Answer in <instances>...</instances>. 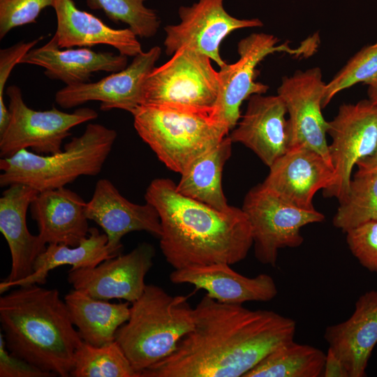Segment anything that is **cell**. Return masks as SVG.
Returning a JSON list of instances; mask_svg holds the SVG:
<instances>
[{"mask_svg":"<svg viewBox=\"0 0 377 377\" xmlns=\"http://www.w3.org/2000/svg\"><path fill=\"white\" fill-rule=\"evenodd\" d=\"M295 332L290 318L221 303L205 294L194 308L193 329L140 377H244L273 350L293 340Z\"/></svg>","mask_w":377,"mask_h":377,"instance_id":"obj_1","label":"cell"},{"mask_svg":"<svg viewBox=\"0 0 377 377\" xmlns=\"http://www.w3.org/2000/svg\"><path fill=\"white\" fill-rule=\"evenodd\" d=\"M145 198L159 215L160 248L174 269L231 265L244 260L253 246L251 224L242 208L216 209L179 193L168 178L151 181Z\"/></svg>","mask_w":377,"mask_h":377,"instance_id":"obj_2","label":"cell"},{"mask_svg":"<svg viewBox=\"0 0 377 377\" xmlns=\"http://www.w3.org/2000/svg\"><path fill=\"white\" fill-rule=\"evenodd\" d=\"M0 297V323L13 355L61 377L71 376L82 342L58 290L18 286Z\"/></svg>","mask_w":377,"mask_h":377,"instance_id":"obj_3","label":"cell"},{"mask_svg":"<svg viewBox=\"0 0 377 377\" xmlns=\"http://www.w3.org/2000/svg\"><path fill=\"white\" fill-rule=\"evenodd\" d=\"M189 295H172L146 285L132 302L128 320L117 331L118 343L134 370L140 373L171 355L194 327Z\"/></svg>","mask_w":377,"mask_h":377,"instance_id":"obj_4","label":"cell"},{"mask_svg":"<svg viewBox=\"0 0 377 377\" xmlns=\"http://www.w3.org/2000/svg\"><path fill=\"white\" fill-rule=\"evenodd\" d=\"M117 132L99 124H89L60 152L38 154L22 149L1 158L0 186H29L38 192L65 187L80 176L98 175L108 158Z\"/></svg>","mask_w":377,"mask_h":377,"instance_id":"obj_5","label":"cell"},{"mask_svg":"<svg viewBox=\"0 0 377 377\" xmlns=\"http://www.w3.org/2000/svg\"><path fill=\"white\" fill-rule=\"evenodd\" d=\"M212 112L143 104L132 115L142 140L166 167L182 174L229 133L212 117Z\"/></svg>","mask_w":377,"mask_h":377,"instance_id":"obj_6","label":"cell"},{"mask_svg":"<svg viewBox=\"0 0 377 377\" xmlns=\"http://www.w3.org/2000/svg\"><path fill=\"white\" fill-rule=\"evenodd\" d=\"M172 56L155 66L145 80L143 104L212 111L220 82L212 59L188 47Z\"/></svg>","mask_w":377,"mask_h":377,"instance_id":"obj_7","label":"cell"},{"mask_svg":"<svg viewBox=\"0 0 377 377\" xmlns=\"http://www.w3.org/2000/svg\"><path fill=\"white\" fill-rule=\"evenodd\" d=\"M9 121L0 133V156L8 158L22 149H31L38 154L60 152L64 139L71 135L77 125L95 119L97 112L81 108L72 113L50 110H35L24 103L22 91L16 85L8 87Z\"/></svg>","mask_w":377,"mask_h":377,"instance_id":"obj_8","label":"cell"},{"mask_svg":"<svg viewBox=\"0 0 377 377\" xmlns=\"http://www.w3.org/2000/svg\"><path fill=\"white\" fill-rule=\"evenodd\" d=\"M242 209L251 224L256 258L272 267L279 249L302 244V227L325 220L316 209L305 210L286 203L262 183L247 192Z\"/></svg>","mask_w":377,"mask_h":377,"instance_id":"obj_9","label":"cell"},{"mask_svg":"<svg viewBox=\"0 0 377 377\" xmlns=\"http://www.w3.org/2000/svg\"><path fill=\"white\" fill-rule=\"evenodd\" d=\"M279 39L265 33H253L242 39L237 45L239 59L220 68L219 91L212 110V117L229 131L238 123L242 102L254 94H264L269 87L256 82V66L267 55L286 52L293 55H308L317 45L309 40L296 49L288 43L278 45Z\"/></svg>","mask_w":377,"mask_h":377,"instance_id":"obj_10","label":"cell"},{"mask_svg":"<svg viewBox=\"0 0 377 377\" xmlns=\"http://www.w3.org/2000/svg\"><path fill=\"white\" fill-rule=\"evenodd\" d=\"M327 133L332 138L328 153L334 179L323 193L340 202L347 195L354 165L376 147L377 110L368 99L343 103L329 121Z\"/></svg>","mask_w":377,"mask_h":377,"instance_id":"obj_11","label":"cell"},{"mask_svg":"<svg viewBox=\"0 0 377 377\" xmlns=\"http://www.w3.org/2000/svg\"><path fill=\"white\" fill-rule=\"evenodd\" d=\"M224 0H198L190 6L179 9L180 22L164 29L167 55H172L183 47L194 49L209 57L221 68L226 64L220 56L223 40L231 32L243 28L260 27L258 18L238 19L225 10Z\"/></svg>","mask_w":377,"mask_h":377,"instance_id":"obj_12","label":"cell"},{"mask_svg":"<svg viewBox=\"0 0 377 377\" xmlns=\"http://www.w3.org/2000/svg\"><path fill=\"white\" fill-rule=\"evenodd\" d=\"M326 84L319 67L297 70L283 77L277 94L288 114L290 147H306L331 163L326 140L329 121L322 114Z\"/></svg>","mask_w":377,"mask_h":377,"instance_id":"obj_13","label":"cell"},{"mask_svg":"<svg viewBox=\"0 0 377 377\" xmlns=\"http://www.w3.org/2000/svg\"><path fill=\"white\" fill-rule=\"evenodd\" d=\"M155 249L142 243L129 253L108 258L93 268L71 269L68 281L75 290L96 299L138 300L147 284L145 278L153 265Z\"/></svg>","mask_w":377,"mask_h":377,"instance_id":"obj_14","label":"cell"},{"mask_svg":"<svg viewBox=\"0 0 377 377\" xmlns=\"http://www.w3.org/2000/svg\"><path fill=\"white\" fill-rule=\"evenodd\" d=\"M161 54V47L154 46L134 57L124 69L97 82L66 86L56 93L55 101L61 108L68 109L96 101L101 103L102 111L121 109L132 114L143 104L145 80Z\"/></svg>","mask_w":377,"mask_h":377,"instance_id":"obj_15","label":"cell"},{"mask_svg":"<svg viewBox=\"0 0 377 377\" xmlns=\"http://www.w3.org/2000/svg\"><path fill=\"white\" fill-rule=\"evenodd\" d=\"M269 168L263 186L286 203L305 210H316V193L329 187L334 179L332 164L304 146L290 147Z\"/></svg>","mask_w":377,"mask_h":377,"instance_id":"obj_16","label":"cell"},{"mask_svg":"<svg viewBox=\"0 0 377 377\" xmlns=\"http://www.w3.org/2000/svg\"><path fill=\"white\" fill-rule=\"evenodd\" d=\"M38 191L22 184L10 185L0 198V231L7 242L11 256V269L0 283V293L34 272L37 257L46 249L40 237L28 230L27 213Z\"/></svg>","mask_w":377,"mask_h":377,"instance_id":"obj_17","label":"cell"},{"mask_svg":"<svg viewBox=\"0 0 377 377\" xmlns=\"http://www.w3.org/2000/svg\"><path fill=\"white\" fill-rule=\"evenodd\" d=\"M85 214L103 230L108 245L117 254L121 253L122 237L131 232L146 231L158 238L162 232L155 207L148 202L138 205L129 201L108 179L96 182Z\"/></svg>","mask_w":377,"mask_h":377,"instance_id":"obj_18","label":"cell"},{"mask_svg":"<svg viewBox=\"0 0 377 377\" xmlns=\"http://www.w3.org/2000/svg\"><path fill=\"white\" fill-rule=\"evenodd\" d=\"M287 109L281 98L254 94L246 112L229 135L252 150L268 167L290 148Z\"/></svg>","mask_w":377,"mask_h":377,"instance_id":"obj_19","label":"cell"},{"mask_svg":"<svg viewBox=\"0 0 377 377\" xmlns=\"http://www.w3.org/2000/svg\"><path fill=\"white\" fill-rule=\"evenodd\" d=\"M170 281L187 283L219 302L242 304L247 302H269L278 293L274 279L267 274L246 277L227 263H213L175 269L170 274Z\"/></svg>","mask_w":377,"mask_h":377,"instance_id":"obj_20","label":"cell"},{"mask_svg":"<svg viewBox=\"0 0 377 377\" xmlns=\"http://www.w3.org/2000/svg\"><path fill=\"white\" fill-rule=\"evenodd\" d=\"M324 339L342 361L349 377H364L377 344V290L360 295L353 314L345 321L328 326Z\"/></svg>","mask_w":377,"mask_h":377,"instance_id":"obj_21","label":"cell"},{"mask_svg":"<svg viewBox=\"0 0 377 377\" xmlns=\"http://www.w3.org/2000/svg\"><path fill=\"white\" fill-rule=\"evenodd\" d=\"M127 56L112 52H95L89 47L61 50L52 38L41 47L32 48L20 59L19 64L38 66L52 80L66 86L90 82L93 73L99 71L118 72L127 66Z\"/></svg>","mask_w":377,"mask_h":377,"instance_id":"obj_22","label":"cell"},{"mask_svg":"<svg viewBox=\"0 0 377 377\" xmlns=\"http://www.w3.org/2000/svg\"><path fill=\"white\" fill-rule=\"evenodd\" d=\"M85 202L66 187L38 192L29 207L45 244L77 246L88 236L89 228Z\"/></svg>","mask_w":377,"mask_h":377,"instance_id":"obj_23","label":"cell"},{"mask_svg":"<svg viewBox=\"0 0 377 377\" xmlns=\"http://www.w3.org/2000/svg\"><path fill=\"white\" fill-rule=\"evenodd\" d=\"M57 29L52 36L59 48L108 45L119 54L135 57L142 52L137 36L129 28L115 29L94 15L79 10L73 0H55Z\"/></svg>","mask_w":377,"mask_h":377,"instance_id":"obj_24","label":"cell"},{"mask_svg":"<svg viewBox=\"0 0 377 377\" xmlns=\"http://www.w3.org/2000/svg\"><path fill=\"white\" fill-rule=\"evenodd\" d=\"M71 319L82 340L101 346L115 341L117 330L128 319V302L110 303L71 290L64 297Z\"/></svg>","mask_w":377,"mask_h":377,"instance_id":"obj_25","label":"cell"},{"mask_svg":"<svg viewBox=\"0 0 377 377\" xmlns=\"http://www.w3.org/2000/svg\"><path fill=\"white\" fill-rule=\"evenodd\" d=\"M232 142L227 135L216 146L196 158L181 174L177 191L223 212L229 211L222 187V173L232 154Z\"/></svg>","mask_w":377,"mask_h":377,"instance_id":"obj_26","label":"cell"},{"mask_svg":"<svg viewBox=\"0 0 377 377\" xmlns=\"http://www.w3.org/2000/svg\"><path fill=\"white\" fill-rule=\"evenodd\" d=\"M108 245V237L96 228H90L89 235L75 246L64 244H50L36 258L34 272L11 286L45 284L49 272L61 265H71L72 269L93 268L103 261L116 256Z\"/></svg>","mask_w":377,"mask_h":377,"instance_id":"obj_27","label":"cell"},{"mask_svg":"<svg viewBox=\"0 0 377 377\" xmlns=\"http://www.w3.org/2000/svg\"><path fill=\"white\" fill-rule=\"evenodd\" d=\"M325 357L319 348L293 339L267 354L244 377H320Z\"/></svg>","mask_w":377,"mask_h":377,"instance_id":"obj_28","label":"cell"},{"mask_svg":"<svg viewBox=\"0 0 377 377\" xmlns=\"http://www.w3.org/2000/svg\"><path fill=\"white\" fill-rule=\"evenodd\" d=\"M377 220V171H357L351 178L345 198L332 219L343 232L366 222Z\"/></svg>","mask_w":377,"mask_h":377,"instance_id":"obj_29","label":"cell"},{"mask_svg":"<svg viewBox=\"0 0 377 377\" xmlns=\"http://www.w3.org/2000/svg\"><path fill=\"white\" fill-rule=\"evenodd\" d=\"M73 377H140L116 341L96 346L82 341L74 357Z\"/></svg>","mask_w":377,"mask_h":377,"instance_id":"obj_30","label":"cell"},{"mask_svg":"<svg viewBox=\"0 0 377 377\" xmlns=\"http://www.w3.org/2000/svg\"><path fill=\"white\" fill-rule=\"evenodd\" d=\"M145 0H87L92 9H102L114 22H121L140 38L154 36L160 20L153 9L146 7Z\"/></svg>","mask_w":377,"mask_h":377,"instance_id":"obj_31","label":"cell"},{"mask_svg":"<svg viewBox=\"0 0 377 377\" xmlns=\"http://www.w3.org/2000/svg\"><path fill=\"white\" fill-rule=\"evenodd\" d=\"M377 77V41L362 48L326 84L323 108L341 91Z\"/></svg>","mask_w":377,"mask_h":377,"instance_id":"obj_32","label":"cell"},{"mask_svg":"<svg viewBox=\"0 0 377 377\" xmlns=\"http://www.w3.org/2000/svg\"><path fill=\"white\" fill-rule=\"evenodd\" d=\"M55 0H0V38L13 28L36 22L42 10Z\"/></svg>","mask_w":377,"mask_h":377,"instance_id":"obj_33","label":"cell"},{"mask_svg":"<svg viewBox=\"0 0 377 377\" xmlns=\"http://www.w3.org/2000/svg\"><path fill=\"white\" fill-rule=\"evenodd\" d=\"M346 234L348 246L360 264L377 272V220L361 224Z\"/></svg>","mask_w":377,"mask_h":377,"instance_id":"obj_34","label":"cell"},{"mask_svg":"<svg viewBox=\"0 0 377 377\" xmlns=\"http://www.w3.org/2000/svg\"><path fill=\"white\" fill-rule=\"evenodd\" d=\"M43 38V36H40L29 42H19L0 50V133L4 131L10 119L9 110L3 100V89L7 80L22 57Z\"/></svg>","mask_w":377,"mask_h":377,"instance_id":"obj_35","label":"cell"},{"mask_svg":"<svg viewBox=\"0 0 377 377\" xmlns=\"http://www.w3.org/2000/svg\"><path fill=\"white\" fill-rule=\"evenodd\" d=\"M57 375L43 371L12 355L6 348V341L0 333V377H50Z\"/></svg>","mask_w":377,"mask_h":377,"instance_id":"obj_36","label":"cell"},{"mask_svg":"<svg viewBox=\"0 0 377 377\" xmlns=\"http://www.w3.org/2000/svg\"><path fill=\"white\" fill-rule=\"evenodd\" d=\"M323 377H349L348 373L340 358L328 348L326 353Z\"/></svg>","mask_w":377,"mask_h":377,"instance_id":"obj_37","label":"cell"},{"mask_svg":"<svg viewBox=\"0 0 377 377\" xmlns=\"http://www.w3.org/2000/svg\"><path fill=\"white\" fill-rule=\"evenodd\" d=\"M356 165L360 172L377 171V145L372 154L359 160Z\"/></svg>","mask_w":377,"mask_h":377,"instance_id":"obj_38","label":"cell"},{"mask_svg":"<svg viewBox=\"0 0 377 377\" xmlns=\"http://www.w3.org/2000/svg\"><path fill=\"white\" fill-rule=\"evenodd\" d=\"M368 100L377 110V77L367 84Z\"/></svg>","mask_w":377,"mask_h":377,"instance_id":"obj_39","label":"cell"}]
</instances>
